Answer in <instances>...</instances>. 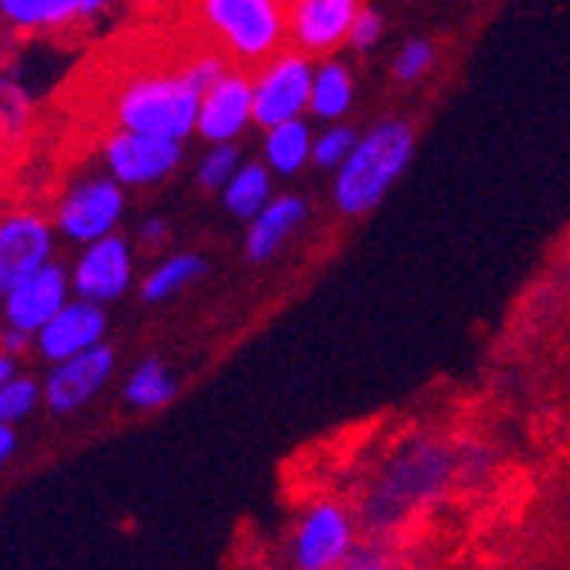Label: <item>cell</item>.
Listing matches in <instances>:
<instances>
[{"instance_id": "obj_1", "label": "cell", "mask_w": 570, "mask_h": 570, "mask_svg": "<svg viewBox=\"0 0 570 570\" xmlns=\"http://www.w3.org/2000/svg\"><path fill=\"white\" fill-rule=\"evenodd\" d=\"M461 475V454L441 441H410L376 479V489L358 505V527L393 533L413 509L441 499Z\"/></svg>"}, {"instance_id": "obj_2", "label": "cell", "mask_w": 570, "mask_h": 570, "mask_svg": "<svg viewBox=\"0 0 570 570\" xmlns=\"http://www.w3.org/2000/svg\"><path fill=\"white\" fill-rule=\"evenodd\" d=\"M413 147H417L413 124L396 117L358 134L352 154L342 168H335V181H332V205L338 209V216L362 219L373 209H380L390 188L410 168Z\"/></svg>"}, {"instance_id": "obj_3", "label": "cell", "mask_w": 570, "mask_h": 570, "mask_svg": "<svg viewBox=\"0 0 570 570\" xmlns=\"http://www.w3.org/2000/svg\"><path fill=\"white\" fill-rule=\"evenodd\" d=\"M202 92L185 72H147L134 76L117 96V124L124 130L154 134L168 140H188L198 134Z\"/></svg>"}, {"instance_id": "obj_4", "label": "cell", "mask_w": 570, "mask_h": 570, "mask_svg": "<svg viewBox=\"0 0 570 570\" xmlns=\"http://www.w3.org/2000/svg\"><path fill=\"white\" fill-rule=\"evenodd\" d=\"M198 18L239 66H261L287 41V0H198Z\"/></svg>"}, {"instance_id": "obj_5", "label": "cell", "mask_w": 570, "mask_h": 570, "mask_svg": "<svg viewBox=\"0 0 570 570\" xmlns=\"http://www.w3.org/2000/svg\"><path fill=\"white\" fill-rule=\"evenodd\" d=\"M315 66V56H307L301 48H281L277 56L261 62L253 76V124L267 130L274 124L304 117Z\"/></svg>"}, {"instance_id": "obj_6", "label": "cell", "mask_w": 570, "mask_h": 570, "mask_svg": "<svg viewBox=\"0 0 570 570\" xmlns=\"http://www.w3.org/2000/svg\"><path fill=\"white\" fill-rule=\"evenodd\" d=\"M358 515L348 512L335 499L311 502L291 533V560L301 570H335L345 563L355 537H358Z\"/></svg>"}, {"instance_id": "obj_7", "label": "cell", "mask_w": 570, "mask_h": 570, "mask_svg": "<svg viewBox=\"0 0 570 570\" xmlns=\"http://www.w3.org/2000/svg\"><path fill=\"white\" fill-rule=\"evenodd\" d=\"M366 0H287V41L325 59L348 45L352 21Z\"/></svg>"}, {"instance_id": "obj_8", "label": "cell", "mask_w": 570, "mask_h": 570, "mask_svg": "<svg viewBox=\"0 0 570 570\" xmlns=\"http://www.w3.org/2000/svg\"><path fill=\"white\" fill-rule=\"evenodd\" d=\"M102 158L120 185H158L181 165V140L120 127L102 147Z\"/></svg>"}, {"instance_id": "obj_9", "label": "cell", "mask_w": 570, "mask_h": 570, "mask_svg": "<svg viewBox=\"0 0 570 570\" xmlns=\"http://www.w3.org/2000/svg\"><path fill=\"white\" fill-rule=\"evenodd\" d=\"M120 216H124V188L114 175L79 181L59 205V226L76 243L110 236Z\"/></svg>"}, {"instance_id": "obj_10", "label": "cell", "mask_w": 570, "mask_h": 570, "mask_svg": "<svg viewBox=\"0 0 570 570\" xmlns=\"http://www.w3.org/2000/svg\"><path fill=\"white\" fill-rule=\"evenodd\" d=\"M134 277V256L124 236H99L86 246L79 264L72 271V287L79 297L107 304L127 291Z\"/></svg>"}, {"instance_id": "obj_11", "label": "cell", "mask_w": 570, "mask_h": 570, "mask_svg": "<svg viewBox=\"0 0 570 570\" xmlns=\"http://www.w3.org/2000/svg\"><path fill=\"white\" fill-rule=\"evenodd\" d=\"M253 124V76L229 69L213 89L202 92L198 137L209 144H229Z\"/></svg>"}, {"instance_id": "obj_12", "label": "cell", "mask_w": 570, "mask_h": 570, "mask_svg": "<svg viewBox=\"0 0 570 570\" xmlns=\"http://www.w3.org/2000/svg\"><path fill=\"white\" fill-rule=\"evenodd\" d=\"M114 348L110 345H92L72 358H62L56 373L45 383V400L56 413H69L82 403H89L102 386H107L114 373Z\"/></svg>"}, {"instance_id": "obj_13", "label": "cell", "mask_w": 570, "mask_h": 570, "mask_svg": "<svg viewBox=\"0 0 570 570\" xmlns=\"http://www.w3.org/2000/svg\"><path fill=\"white\" fill-rule=\"evenodd\" d=\"M66 304H69L66 271L59 264H45L41 271H35L31 277H24L21 284H14L8 291L4 315H8L11 328L41 332Z\"/></svg>"}, {"instance_id": "obj_14", "label": "cell", "mask_w": 570, "mask_h": 570, "mask_svg": "<svg viewBox=\"0 0 570 570\" xmlns=\"http://www.w3.org/2000/svg\"><path fill=\"white\" fill-rule=\"evenodd\" d=\"M51 253V229L45 219L21 213L0 223V294H8L14 284L31 277L48 264Z\"/></svg>"}, {"instance_id": "obj_15", "label": "cell", "mask_w": 570, "mask_h": 570, "mask_svg": "<svg viewBox=\"0 0 570 570\" xmlns=\"http://www.w3.org/2000/svg\"><path fill=\"white\" fill-rule=\"evenodd\" d=\"M102 332H107V315H102V307L96 301L82 297L76 304H66L59 315L38 332V345H41L45 358L62 362V358H72V355L99 345Z\"/></svg>"}, {"instance_id": "obj_16", "label": "cell", "mask_w": 570, "mask_h": 570, "mask_svg": "<svg viewBox=\"0 0 570 570\" xmlns=\"http://www.w3.org/2000/svg\"><path fill=\"white\" fill-rule=\"evenodd\" d=\"M304 223H307V202L301 195H274L246 226V239H243L246 261L271 264Z\"/></svg>"}, {"instance_id": "obj_17", "label": "cell", "mask_w": 570, "mask_h": 570, "mask_svg": "<svg viewBox=\"0 0 570 570\" xmlns=\"http://www.w3.org/2000/svg\"><path fill=\"white\" fill-rule=\"evenodd\" d=\"M311 150H315V130L307 127L304 117L264 130V161L277 178L301 175L311 165Z\"/></svg>"}, {"instance_id": "obj_18", "label": "cell", "mask_w": 570, "mask_h": 570, "mask_svg": "<svg viewBox=\"0 0 570 570\" xmlns=\"http://www.w3.org/2000/svg\"><path fill=\"white\" fill-rule=\"evenodd\" d=\"M355 102V79L352 69L332 56H325L315 66V82H311V102H307V114L322 120V124H335L345 120V114L352 110Z\"/></svg>"}, {"instance_id": "obj_19", "label": "cell", "mask_w": 570, "mask_h": 570, "mask_svg": "<svg viewBox=\"0 0 570 570\" xmlns=\"http://www.w3.org/2000/svg\"><path fill=\"white\" fill-rule=\"evenodd\" d=\"M274 178L277 175L267 168V161H243L229 185L219 191L226 213L239 223H249L274 198Z\"/></svg>"}, {"instance_id": "obj_20", "label": "cell", "mask_w": 570, "mask_h": 570, "mask_svg": "<svg viewBox=\"0 0 570 570\" xmlns=\"http://www.w3.org/2000/svg\"><path fill=\"white\" fill-rule=\"evenodd\" d=\"M102 4L110 0H0V11L14 24H62L69 18L99 11Z\"/></svg>"}, {"instance_id": "obj_21", "label": "cell", "mask_w": 570, "mask_h": 570, "mask_svg": "<svg viewBox=\"0 0 570 570\" xmlns=\"http://www.w3.org/2000/svg\"><path fill=\"white\" fill-rule=\"evenodd\" d=\"M202 274H205V261L198 253H178V256H171V261H165L161 267L150 271L140 294L147 304H161V301L175 297L178 291H185L188 284H195Z\"/></svg>"}, {"instance_id": "obj_22", "label": "cell", "mask_w": 570, "mask_h": 570, "mask_svg": "<svg viewBox=\"0 0 570 570\" xmlns=\"http://www.w3.org/2000/svg\"><path fill=\"white\" fill-rule=\"evenodd\" d=\"M175 380L171 373L161 366L158 358H147L137 366V373L127 383V400L140 410H154V406H165L175 396Z\"/></svg>"}, {"instance_id": "obj_23", "label": "cell", "mask_w": 570, "mask_h": 570, "mask_svg": "<svg viewBox=\"0 0 570 570\" xmlns=\"http://www.w3.org/2000/svg\"><path fill=\"white\" fill-rule=\"evenodd\" d=\"M358 140V130L352 124H328L322 134H315V150H311V168H322V171H335L345 165V158L352 154Z\"/></svg>"}, {"instance_id": "obj_24", "label": "cell", "mask_w": 570, "mask_h": 570, "mask_svg": "<svg viewBox=\"0 0 570 570\" xmlns=\"http://www.w3.org/2000/svg\"><path fill=\"white\" fill-rule=\"evenodd\" d=\"M243 158L236 144H209V150H205V158L198 161V185L205 191H223L229 185V178L239 171Z\"/></svg>"}, {"instance_id": "obj_25", "label": "cell", "mask_w": 570, "mask_h": 570, "mask_svg": "<svg viewBox=\"0 0 570 570\" xmlns=\"http://www.w3.org/2000/svg\"><path fill=\"white\" fill-rule=\"evenodd\" d=\"M393 540L390 533H373V530H362L345 557V570H380V567H393L396 553H393Z\"/></svg>"}, {"instance_id": "obj_26", "label": "cell", "mask_w": 570, "mask_h": 570, "mask_svg": "<svg viewBox=\"0 0 570 570\" xmlns=\"http://www.w3.org/2000/svg\"><path fill=\"white\" fill-rule=\"evenodd\" d=\"M434 59L438 51L428 38H410L400 45L396 59H393V79L400 86H410V82H421L431 69H434Z\"/></svg>"}, {"instance_id": "obj_27", "label": "cell", "mask_w": 570, "mask_h": 570, "mask_svg": "<svg viewBox=\"0 0 570 570\" xmlns=\"http://www.w3.org/2000/svg\"><path fill=\"white\" fill-rule=\"evenodd\" d=\"M38 403V386L31 380H8L0 386V421H21L31 413V406Z\"/></svg>"}, {"instance_id": "obj_28", "label": "cell", "mask_w": 570, "mask_h": 570, "mask_svg": "<svg viewBox=\"0 0 570 570\" xmlns=\"http://www.w3.org/2000/svg\"><path fill=\"white\" fill-rule=\"evenodd\" d=\"M383 14L376 11V8H370V4H362L358 8V14H355V21H352V31H348V45L355 48V51H373L376 45H380V38H383Z\"/></svg>"}, {"instance_id": "obj_29", "label": "cell", "mask_w": 570, "mask_h": 570, "mask_svg": "<svg viewBox=\"0 0 570 570\" xmlns=\"http://www.w3.org/2000/svg\"><path fill=\"white\" fill-rule=\"evenodd\" d=\"M181 72H185V79H188L198 92H205V89H213V86L229 72V62H226L223 51H209V56L191 59Z\"/></svg>"}, {"instance_id": "obj_30", "label": "cell", "mask_w": 570, "mask_h": 570, "mask_svg": "<svg viewBox=\"0 0 570 570\" xmlns=\"http://www.w3.org/2000/svg\"><path fill=\"white\" fill-rule=\"evenodd\" d=\"M165 239H168V229H165L161 219L144 223V229H140V243H144V246H161Z\"/></svg>"}, {"instance_id": "obj_31", "label": "cell", "mask_w": 570, "mask_h": 570, "mask_svg": "<svg viewBox=\"0 0 570 570\" xmlns=\"http://www.w3.org/2000/svg\"><path fill=\"white\" fill-rule=\"evenodd\" d=\"M28 335H31V332L11 328V332L4 335V352H8V355H18V352H24V348H28Z\"/></svg>"}, {"instance_id": "obj_32", "label": "cell", "mask_w": 570, "mask_h": 570, "mask_svg": "<svg viewBox=\"0 0 570 570\" xmlns=\"http://www.w3.org/2000/svg\"><path fill=\"white\" fill-rule=\"evenodd\" d=\"M11 451H14V431L8 421H0V461H8Z\"/></svg>"}, {"instance_id": "obj_33", "label": "cell", "mask_w": 570, "mask_h": 570, "mask_svg": "<svg viewBox=\"0 0 570 570\" xmlns=\"http://www.w3.org/2000/svg\"><path fill=\"white\" fill-rule=\"evenodd\" d=\"M11 376H14V362H11V355H8V352H0V386H4Z\"/></svg>"}]
</instances>
